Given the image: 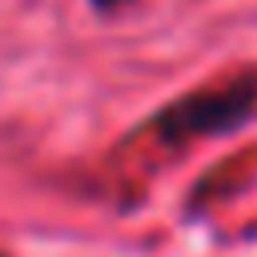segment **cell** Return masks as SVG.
<instances>
[{
  "label": "cell",
  "instance_id": "cell-2",
  "mask_svg": "<svg viewBox=\"0 0 257 257\" xmlns=\"http://www.w3.org/2000/svg\"><path fill=\"white\" fill-rule=\"evenodd\" d=\"M120 4H128V0H92V8H100V12H108V8H120Z\"/></svg>",
  "mask_w": 257,
  "mask_h": 257
},
{
  "label": "cell",
  "instance_id": "cell-1",
  "mask_svg": "<svg viewBox=\"0 0 257 257\" xmlns=\"http://www.w3.org/2000/svg\"><path fill=\"white\" fill-rule=\"evenodd\" d=\"M257 112V80H233L221 88H201L189 92L181 100H173L169 108L157 112L153 128L157 137H165L169 145H185L193 137H221L241 128L249 116Z\"/></svg>",
  "mask_w": 257,
  "mask_h": 257
}]
</instances>
